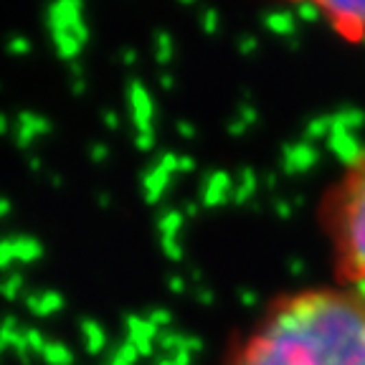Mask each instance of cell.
Returning <instances> with one entry per match:
<instances>
[{
	"label": "cell",
	"instance_id": "ffe728a7",
	"mask_svg": "<svg viewBox=\"0 0 365 365\" xmlns=\"http://www.w3.org/2000/svg\"><path fill=\"white\" fill-rule=\"evenodd\" d=\"M160 86H165V89H170V86H173V79H170V76H167V74H163V76H160Z\"/></svg>",
	"mask_w": 365,
	"mask_h": 365
},
{
	"label": "cell",
	"instance_id": "9c48e42d",
	"mask_svg": "<svg viewBox=\"0 0 365 365\" xmlns=\"http://www.w3.org/2000/svg\"><path fill=\"white\" fill-rule=\"evenodd\" d=\"M170 58H173V43H170V36L158 34V61L160 64H167Z\"/></svg>",
	"mask_w": 365,
	"mask_h": 365
},
{
	"label": "cell",
	"instance_id": "ac0fdd59",
	"mask_svg": "<svg viewBox=\"0 0 365 365\" xmlns=\"http://www.w3.org/2000/svg\"><path fill=\"white\" fill-rule=\"evenodd\" d=\"M122 61H125L127 67H132L134 61H137V54H134L132 49H125V51H122Z\"/></svg>",
	"mask_w": 365,
	"mask_h": 365
},
{
	"label": "cell",
	"instance_id": "3957f363",
	"mask_svg": "<svg viewBox=\"0 0 365 365\" xmlns=\"http://www.w3.org/2000/svg\"><path fill=\"white\" fill-rule=\"evenodd\" d=\"M342 36L357 38L365 34V0H307Z\"/></svg>",
	"mask_w": 365,
	"mask_h": 365
},
{
	"label": "cell",
	"instance_id": "2e32d148",
	"mask_svg": "<svg viewBox=\"0 0 365 365\" xmlns=\"http://www.w3.org/2000/svg\"><path fill=\"white\" fill-rule=\"evenodd\" d=\"M203 28H206L208 34L216 28V13H213V10H208L206 16H203Z\"/></svg>",
	"mask_w": 365,
	"mask_h": 365
},
{
	"label": "cell",
	"instance_id": "9a60e30c",
	"mask_svg": "<svg viewBox=\"0 0 365 365\" xmlns=\"http://www.w3.org/2000/svg\"><path fill=\"white\" fill-rule=\"evenodd\" d=\"M84 91H86V82H84V79H71V94H74V97H82Z\"/></svg>",
	"mask_w": 365,
	"mask_h": 365
},
{
	"label": "cell",
	"instance_id": "ba28073f",
	"mask_svg": "<svg viewBox=\"0 0 365 365\" xmlns=\"http://www.w3.org/2000/svg\"><path fill=\"white\" fill-rule=\"evenodd\" d=\"M5 49H8V54H13V56H25V54L31 51V41H28L25 36H10L8 43H5Z\"/></svg>",
	"mask_w": 365,
	"mask_h": 365
},
{
	"label": "cell",
	"instance_id": "8fae6325",
	"mask_svg": "<svg viewBox=\"0 0 365 365\" xmlns=\"http://www.w3.org/2000/svg\"><path fill=\"white\" fill-rule=\"evenodd\" d=\"M71 34H74V38L82 43V46L89 41V28H86V23H84V21H79V23L71 25Z\"/></svg>",
	"mask_w": 365,
	"mask_h": 365
},
{
	"label": "cell",
	"instance_id": "e0dca14e",
	"mask_svg": "<svg viewBox=\"0 0 365 365\" xmlns=\"http://www.w3.org/2000/svg\"><path fill=\"white\" fill-rule=\"evenodd\" d=\"M104 125H107L109 130H117V127H119V117H117L115 112H104Z\"/></svg>",
	"mask_w": 365,
	"mask_h": 365
},
{
	"label": "cell",
	"instance_id": "7a4b0ae2",
	"mask_svg": "<svg viewBox=\"0 0 365 365\" xmlns=\"http://www.w3.org/2000/svg\"><path fill=\"white\" fill-rule=\"evenodd\" d=\"M322 228L340 287L365 299V150L325 193Z\"/></svg>",
	"mask_w": 365,
	"mask_h": 365
},
{
	"label": "cell",
	"instance_id": "d6986e66",
	"mask_svg": "<svg viewBox=\"0 0 365 365\" xmlns=\"http://www.w3.org/2000/svg\"><path fill=\"white\" fill-rule=\"evenodd\" d=\"M8 117H5V115H3V112H0V134H5V132H8Z\"/></svg>",
	"mask_w": 365,
	"mask_h": 365
},
{
	"label": "cell",
	"instance_id": "44dd1931",
	"mask_svg": "<svg viewBox=\"0 0 365 365\" xmlns=\"http://www.w3.org/2000/svg\"><path fill=\"white\" fill-rule=\"evenodd\" d=\"M8 211H10V203L5 198H0V216H5Z\"/></svg>",
	"mask_w": 365,
	"mask_h": 365
},
{
	"label": "cell",
	"instance_id": "5b68a950",
	"mask_svg": "<svg viewBox=\"0 0 365 365\" xmlns=\"http://www.w3.org/2000/svg\"><path fill=\"white\" fill-rule=\"evenodd\" d=\"M130 97V107H132V122L140 132H152V99H150V91L142 86V82H130L127 89Z\"/></svg>",
	"mask_w": 365,
	"mask_h": 365
},
{
	"label": "cell",
	"instance_id": "5bb4252c",
	"mask_svg": "<svg viewBox=\"0 0 365 365\" xmlns=\"http://www.w3.org/2000/svg\"><path fill=\"white\" fill-rule=\"evenodd\" d=\"M137 148H142V150L152 148V132H140V134H137Z\"/></svg>",
	"mask_w": 365,
	"mask_h": 365
},
{
	"label": "cell",
	"instance_id": "603a6c76",
	"mask_svg": "<svg viewBox=\"0 0 365 365\" xmlns=\"http://www.w3.org/2000/svg\"><path fill=\"white\" fill-rule=\"evenodd\" d=\"M180 3H185V5H191V3H193V0H180Z\"/></svg>",
	"mask_w": 365,
	"mask_h": 365
},
{
	"label": "cell",
	"instance_id": "30bf717a",
	"mask_svg": "<svg viewBox=\"0 0 365 365\" xmlns=\"http://www.w3.org/2000/svg\"><path fill=\"white\" fill-rule=\"evenodd\" d=\"M34 140H36V132H31V130L23 125H16V145L18 148H28Z\"/></svg>",
	"mask_w": 365,
	"mask_h": 365
},
{
	"label": "cell",
	"instance_id": "7c38bea8",
	"mask_svg": "<svg viewBox=\"0 0 365 365\" xmlns=\"http://www.w3.org/2000/svg\"><path fill=\"white\" fill-rule=\"evenodd\" d=\"M91 160H94V163H102V160L107 158V148H104V145H102V142H97V145H94V148H91Z\"/></svg>",
	"mask_w": 365,
	"mask_h": 365
},
{
	"label": "cell",
	"instance_id": "8992f818",
	"mask_svg": "<svg viewBox=\"0 0 365 365\" xmlns=\"http://www.w3.org/2000/svg\"><path fill=\"white\" fill-rule=\"evenodd\" d=\"M51 41H54V49H56L58 58H64V61H76L79 54H82V43L76 41L74 34L71 31H64V34H51Z\"/></svg>",
	"mask_w": 365,
	"mask_h": 365
},
{
	"label": "cell",
	"instance_id": "7402d4cb",
	"mask_svg": "<svg viewBox=\"0 0 365 365\" xmlns=\"http://www.w3.org/2000/svg\"><path fill=\"white\" fill-rule=\"evenodd\" d=\"M28 167H31V170H38V167H41V160L31 158V160H28Z\"/></svg>",
	"mask_w": 365,
	"mask_h": 365
},
{
	"label": "cell",
	"instance_id": "277c9868",
	"mask_svg": "<svg viewBox=\"0 0 365 365\" xmlns=\"http://www.w3.org/2000/svg\"><path fill=\"white\" fill-rule=\"evenodd\" d=\"M84 21V0H51L46 8V25L51 34L71 31V25Z\"/></svg>",
	"mask_w": 365,
	"mask_h": 365
},
{
	"label": "cell",
	"instance_id": "6da1fadb",
	"mask_svg": "<svg viewBox=\"0 0 365 365\" xmlns=\"http://www.w3.org/2000/svg\"><path fill=\"white\" fill-rule=\"evenodd\" d=\"M226 365H365V299L345 287L284 294Z\"/></svg>",
	"mask_w": 365,
	"mask_h": 365
},
{
	"label": "cell",
	"instance_id": "52a82bcc",
	"mask_svg": "<svg viewBox=\"0 0 365 365\" xmlns=\"http://www.w3.org/2000/svg\"><path fill=\"white\" fill-rule=\"evenodd\" d=\"M18 125L28 127L31 132H36V137L38 134H49L51 132V122L46 119V117L41 115H34V112H21L18 115Z\"/></svg>",
	"mask_w": 365,
	"mask_h": 365
},
{
	"label": "cell",
	"instance_id": "4fadbf2b",
	"mask_svg": "<svg viewBox=\"0 0 365 365\" xmlns=\"http://www.w3.org/2000/svg\"><path fill=\"white\" fill-rule=\"evenodd\" d=\"M69 71H71V79H84V64L79 61V58L69 64Z\"/></svg>",
	"mask_w": 365,
	"mask_h": 365
}]
</instances>
